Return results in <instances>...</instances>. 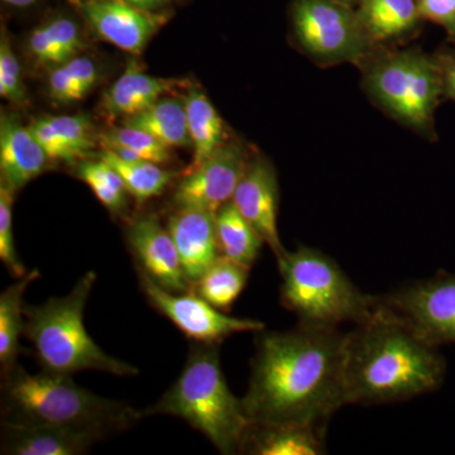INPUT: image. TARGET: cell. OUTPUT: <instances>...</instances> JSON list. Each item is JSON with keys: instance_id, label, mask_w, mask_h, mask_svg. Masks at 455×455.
<instances>
[{"instance_id": "cell-1", "label": "cell", "mask_w": 455, "mask_h": 455, "mask_svg": "<svg viewBox=\"0 0 455 455\" xmlns=\"http://www.w3.org/2000/svg\"><path fill=\"white\" fill-rule=\"evenodd\" d=\"M344 337L338 328L300 323L289 331H259L250 385L242 398L251 423L325 427L347 405Z\"/></svg>"}, {"instance_id": "cell-2", "label": "cell", "mask_w": 455, "mask_h": 455, "mask_svg": "<svg viewBox=\"0 0 455 455\" xmlns=\"http://www.w3.org/2000/svg\"><path fill=\"white\" fill-rule=\"evenodd\" d=\"M347 403L382 405L438 390L447 362L436 347L374 311L344 337Z\"/></svg>"}, {"instance_id": "cell-3", "label": "cell", "mask_w": 455, "mask_h": 455, "mask_svg": "<svg viewBox=\"0 0 455 455\" xmlns=\"http://www.w3.org/2000/svg\"><path fill=\"white\" fill-rule=\"evenodd\" d=\"M136 410L80 387L71 376L14 366L2 372L3 427H59L90 431L106 439L140 419Z\"/></svg>"}, {"instance_id": "cell-4", "label": "cell", "mask_w": 455, "mask_h": 455, "mask_svg": "<svg viewBox=\"0 0 455 455\" xmlns=\"http://www.w3.org/2000/svg\"><path fill=\"white\" fill-rule=\"evenodd\" d=\"M143 416L184 419L223 454L241 453L251 423L243 401L230 391L221 371L220 344L191 346L184 370Z\"/></svg>"}, {"instance_id": "cell-5", "label": "cell", "mask_w": 455, "mask_h": 455, "mask_svg": "<svg viewBox=\"0 0 455 455\" xmlns=\"http://www.w3.org/2000/svg\"><path fill=\"white\" fill-rule=\"evenodd\" d=\"M90 271L62 298L25 307L23 337L31 341L42 371L73 376L82 371H101L119 377L139 374V368L107 355L90 337L84 325V313L97 283Z\"/></svg>"}, {"instance_id": "cell-6", "label": "cell", "mask_w": 455, "mask_h": 455, "mask_svg": "<svg viewBox=\"0 0 455 455\" xmlns=\"http://www.w3.org/2000/svg\"><path fill=\"white\" fill-rule=\"evenodd\" d=\"M283 283L281 304L305 325L338 328L359 324L374 314V296L367 295L337 262L315 248L300 247L278 260Z\"/></svg>"}, {"instance_id": "cell-7", "label": "cell", "mask_w": 455, "mask_h": 455, "mask_svg": "<svg viewBox=\"0 0 455 455\" xmlns=\"http://www.w3.org/2000/svg\"><path fill=\"white\" fill-rule=\"evenodd\" d=\"M364 84L373 100L398 122L434 139V114L444 97L435 56L407 50L371 55Z\"/></svg>"}, {"instance_id": "cell-8", "label": "cell", "mask_w": 455, "mask_h": 455, "mask_svg": "<svg viewBox=\"0 0 455 455\" xmlns=\"http://www.w3.org/2000/svg\"><path fill=\"white\" fill-rule=\"evenodd\" d=\"M292 25L301 49L320 64H363L376 49L357 9L339 0H293Z\"/></svg>"}, {"instance_id": "cell-9", "label": "cell", "mask_w": 455, "mask_h": 455, "mask_svg": "<svg viewBox=\"0 0 455 455\" xmlns=\"http://www.w3.org/2000/svg\"><path fill=\"white\" fill-rule=\"evenodd\" d=\"M374 310L436 348L455 344V274L439 272L427 280L374 296Z\"/></svg>"}, {"instance_id": "cell-10", "label": "cell", "mask_w": 455, "mask_h": 455, "mask_svg": "<svg viewBox=\"0 0 455 455\" xmlns=\"http://www.w3.org/2000/svg\"><path fill=\"white\" fill-rule=\"evenodd\" d=\"M139 271L140 283L149 304L170 320L188 339L196 343L220 344L233 334L259 331L265 324L259 320L228 315L196 291L175 293L154 283L145 272Z\"/></svg>"}, {"instance_id": "cell-11", "label": "cell", "mask_w": 455, "mask_h": 455, "mask_svg": "<svg viewBox=\"0 0 455 455\" xmlns=\"http://www.w3.org/2000/svg\"><path fill=\"white\" fill-rule=\"evenodd\" d=\"M251 156L241 143L227 142L196 169L187 171L173 194L178 208L217 212L232 202L250 164Z\"/></svg>"}, {"instance_id": "cell-12", "label": "cell", "mask_w": 455, "mask_h": 455, "mask_svg": "<svg viewBox=\"0 0 455 455\" xmlns=\"http://www.w3.org/2000/svg\"><path fill=\"white\" fill-rule=\"evenodd\" d=\"M99 37L125 52L140 55L152 36L166 23L155 13L123 0H73Z\"/></svg>"}, {"instance_id": "cell-13", "label": "cell", "mask_w": 455, "mask_h": 455, "mask_svg": "<svg viewBox=\"0 0 455 455\" xmlns=\"http://www.w3.org/2000/svg\"><path fill=\"white\" fill-rule=\"evenodd\" d=\"M232 203L271 248L277 262L283 259L287 251L281 242L277 226L280 188L276 170L267 160L259 156L251 158Z\"/></svg>"}, {"instance_id": "cell-14", "label": "cell", "mask_w": 455, "mask_h": 455, "mask_svg": "<svg viewBox=\"0 0 455 455\" xmlns=\"http://www.w3.org/2000/svg\"><path fill=\"white\" fill-rule=\"evenodd\" d=\"M125 238L137 259V268L158 286L175 293L191 289L169 229L161 226L155 217L146 215L132 221Z\"/></svg>"}, {"instance_id": "cell-15", "label": "cell", "mask_w": 455, "mask_h": 455, "mask_svg": "<svg viewBox=\"0 0 455 455\" xmlns=\"http://www.w3.org/2000/svg\"><path fill=\"white\" fill-rule=\"evenodd\" d=\"M175 242L182 271L191 289L220 257L215 212L196 208H178L167 224Z\"/></svg>"}, {"instance_id": "cell-16", "label": "cell", "mask_w": 455, "mask_h": 455, "mask_svg": "<svg viewBox=\"0 0 455 455\" xmlns=\"http://www.w3.org/2000/svg\"><path fill=\"white\" fill-rule=\"evenodd\" d=\"M49 156L14 116L3 114L0 119V173L3 184L16 193L38 178L49 163Z\"/></svg>"}, {"instance_id": "cell-17", "label": "cell", "mask_w": 455, "mask_h": 455, "mask_svg": "<svg viewBox=\"0 0 455 455\" xmlns=\"http://www.w3.org/2000/svg\"><path fill=\"white\" fill-rule=\"evenodd\" d=\"M51 161L77 164L95 156L99 136L84 116H44L29 125Z\"/></svg>"}, {"instance_id": "cell-18", "label": "cell", "mask_w": 455, "mask_h": 455, "mask_svg": "<svg viewBox=\"0 0 455 455\" xmlns=\"http://www.w3.org/2000/svg\"><path fill=\"white\" fill-rule=\"evenodd\" d=\"M100 435L90 431L59 427H3L2 454H85Z\"/></svg>"}, {"instance_id": "cell-19", "label": "cell", "mask_w": 455, "mask_h": 455, "mask_svg": "<svg viewBox=\"0 0 455 455\" xmlns=\"http://www.w3.org/2000/svg\"><path fill=\"white\" fill-rule=\"evenodd\" d=\"M188 85L187 80L151 76L143 73L139 62L132 61L122 76L104 92L101 109L107 116L127 118L151 107L167 92Z\"/></svg>"}, {"instance_id": "cell-20", "label": "cell", "mask_w": 455, "mask_h": 455, "mask_svg": "<svg viewBox=\"0 0 455 455\" xmlns=\"http://www.w3.org/2000/svg\"><path fill=\"white\" fill-rule=\"evenodd\" d=\"M325 427L315 425H251L241 453L251 455L325 454Z\"/></svg>"}, {"instance_id": "cell-21", "label": "cell", "mask_w": 455, "mask_h": 455, "mask_svg": "<svg viewBox=\"0 0 455 455\" xmlns=\"http://www.w3.org/2000/svg\"><path fill=\"white\" fill-rule=\"evenodd\" d=\"M357 12L376 49L410 35L421 20L416 0H362Z\"/></svg>"}, {"instance_id": "cell-22", "label": "cell", "mask_w": 455, "mask_h": 455, "mask_svg": "<svg viewBox=\"0 0 455 455\" xmlns=\"http://www.w3.org/2000/svg\"><path fill=\"white\" fill-rule=\"evenodd\" d=\"M40 277L37 268L29 271L26 276L18 278L17 283L8 286L0 295V364L2 372L17 364L22 347L20 339L25 331V293L29 284Z\"/></svg>"}, {"instance_id": "cell-23", "label": "cell", "mask_w": 455, "mask_h": 455, "mask_svg": "<svg viewBox=\"0 0 455 455\" xmlns=\"http://www.w3.org/2000/svg\"><path fill=\"white\" fill-rule=\"evenodd\" d=\"M188 128L194 148L193 164L187 171L196 169L227 143L226 124L212 101L197 90H191L185 100Z\"/></svg>"}, {"instance_id": "cell-24", "label": "cell", "mask_w": 455, "mask_h": 455, "mask_svg": "<svg viewBox=\"0 0 455 455\" xmlns=\"http://www.w3.org/2000/svg\"><path fill=\"white\" fill-rule=\"evenodd\" d=\"M123 125L152 134L170 148L191 145L185 103L173 98H161L151 107L123 119Z\"/></svg>"}, {"instance_id": "cell-25", "label": "cell", "mask_w": 455, "mask_h": 455, "mask_svg": "<svg viewBox=\"0 0 455 455\" xmlns=\"http://www.w3.org/2000/svg\"><path fill=\"white\" fill-rule=\"evenodd\" d=\"M215 226L220 256L248 269L252 268L266 243L257 230L236 211L235 204L229 202L215 212Z\"/></svg>"}, {"instance_id": "cell-26", "label": "cell", "mask_w": 455, "mask_h": 455, "mask_svg": "<svg viewBox=\"0 0 455 455\" xmlns=\"http://www.w3.org/2000/svg\"><path fill=\"white\" fill-rule=\"evenodd\" d=\"M28 49L38 65L55 68L70 61L83 49L79 27L68 18H57L32 32Z\"/></svg>"}, {"instance_id": "cell-27", "label": "cell", "mask_w": 455, "mask_h": 455, "mask_svg": "<svg viewBox=\"0 0 455 455\" xmlns=\"http://www.w3.org/2000/svg\"><path fill=\"white\" fill-rule=\"evenodd\" d=\"M248 275L250 269L220 256L193 289L204 300L226 313L243 291Z\"/></svg>"}, {"instance_id": "cell-28", "label": "cell", "mask_w": 455, "mask_h": 455, "mask_svg": "<svg viewBox=\"0 0 455 455\" xmlns=\"http://www.w3.org/2000/svg\"><path fill=\"white\" fill-rule=\"evenodd\" d=\"M97 157L106 161L121 175L128 194L139 203L161 196L175 178V173L164 170L160 164L146 160L125 161L103 149Z\"/></svg>"}, {"instance_id": "cell-29", "label": "cell", "mask_w": 455, "mask_h": 455, "mask_svg": "<svg viewBox=\"0 0 455 455\" xmlns=\"http://www.w3.org/2000/svg\"><path fill=\"white\" fill-rule=\"evenodd\" d=\"M99 145L125 161L146 160L164 164L170 163L172 157L170 147L152 134L127 125L99 134Z\"/></svg>"}, {"instance_id": "cell-30", "label": "cell", "mask_w": 455, "mask_h": 455, "mask_svg": "<svg viewBox=\"0 0 455 455\" xmlns=\"http://www.w3.org/2000/svg\"><path fill=\"white\" fill-rule=\"evenodd\" d=\"M76 176L112 214L119 215L125 211L130 194L121 175L106 161L100 157L82 161L76 164Z\"/></svg>"}, {"instance_id": "cell-31", "label": "cell", "mask_w": 455, "mask_h": 455, "mask_svg": "<svg viewBox=\"0 0 455 455\" xmlns=\"http://www.w3.org/2000/svg\"><path fill=\"white\" fill-rule=\"evenodd\" d=\"M14 191L0 182V260L16 278L28 274L16 250L13 235Z\"/></svg>"}, {"instance_id": "cell-32", "label": "cell", "mask_w": 455, "mask_h": 455, "mask_svg": "<svg viewBox=\"0 0 455 455\" xmlns=\"http://www.w3.org/2000/svg\"><path fill=\"white\" fill-rule=\"evenodd\" d=\"M0 97L14 104H22L26 98L20 61L4 32L0 41Z\"/></svg>"}, {"instance_id": "cell-33", "label": "cell", "mask_w": 455, "mask_h": 455, "mask_svg": "<svg viewBox=\"0 0 455 455\" xmlns=\"http://www.w3.org/2000/svg\"><path fill=\"white\" fill-rule=\"evenodd\" d=\"M416 4L420 20L443 27L455 44V0H416Z\"/></svg>"}, {"instance_id": "cell-34", "label": "cell", "mask_w": 455, "mask_h": 455, "mask_svg": "<svg viewBox=\"0 0 455 455\" xmlns=\"http://www.w3.org/2000/svg\"><path fill=\"white\" fill-rule=\"evenodd\" d=\"M73 79V92L71 101H79L89 94L94 88L98 79V70L94 62L88 57H74L70 61L65 62Z\"/></svg>"}, {"instance_id": "cell-35", "label": "cell", "mask_w": 455, "mask_h": 455, "mask_svg": "<svg viewBox=\"0 0 455 455\" xmlns=\"http://www.w3.org/2000/svg\"><path fill=\"white\" fill-rule=\"evenodd\" d=\"M434 56L442 73L444 97L455 101V49L443 50Z\"/></svg>"}, {"instance_id": "cell-36", "label": "cell", "mask_w": 455, "mask_h": 455, "mask_svg": "<svg viewBox=\"0 0 455 455\" xmlns=\"http://www.w3.org/2000/svg\"><path fill=\"white\" fill-rule=\"evenodd\" d=\"M123 2L130 3L136 7L147 9V11H155V9L163 7L167 0H123Z\"/></svg>"}, {"instance_id": "cell-37", "label": "cell", "mask_w": 455, "mask_h": 455, "mask_svg": "<svg viewBox=\"0 0 455 455\" xmlns=\"http://www.w3.org/2000/svg\"><path fill=\"white\" fill-rule=\"evenodd\" d=\"M4 2L8 3L9 5H13V7L26 8L32 5L36 0H4Z\"/></svg>"}, {"instance_id": "cell-38", "label": "cell", "mask_w": 455, "mask_h": 455, "mask_svg": "<svg viewBox=\"0 0 455 455\" xmlns=\"http://www.w3.org/2000/svg\"><path fill=\"white\" fill-rule=\"evenodd\" d=\"M339 2L344 3V4L350 5V7L358 8V5L361 4L362 0H339Z\"/></svg>"}]
</instances>
